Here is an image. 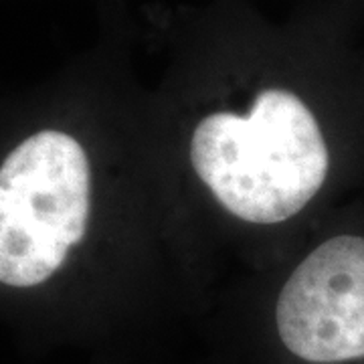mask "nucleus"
I'll return each instance as SVG.
<instances>
[{
    "mask_svg": "<svg viewBox=\"0 0 364 364\" xmlns=\"http://www.w3.org/2000/svg\"><path fill=\"white\" fill-rule=\"evenodd\" d=\"M79 100L0 107V318L49 336L90 328L107 284V130Z\"/></svg>",
    "mask_w": 364,
    "mask_h": 364,
    "instance_id": "f257e3e1",
    "label": "nucleus"
},
{
    "mask_svg": "<svg viewBox=\"0 0 364 364\" xmlns=\"http://www.w3.org/2000/svg\"><path fill=\"white\" fill-rule=\"evenodd\" d=\"M188 162L215 205L247 227H282L322 193L330 148L298 93L267 87L243 109H215L188 134Z\"/></svg>",
    "mask_w": 364,
    "mask_h": 364,
    "instance_id": "f03ea898",
    "label": "nucleus"
},
{
    "mask_svg": "<svg viewBox=\"0 0 364 364\" xmlns=\"http://www.w3.org/2000/svg\"><path fill=\"white\" fill-rule=\"evenodd\" d=\"M273 332L296 364L364 360V237H330L299 261L277 291Z\"/></svg>",
    "mask_w": 364,
    "mask_h": 364,
    "instance_id": "7ed1b4c3",
    "label": "nucleus"
}]
</instances>
